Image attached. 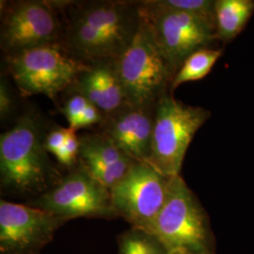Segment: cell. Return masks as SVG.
Masks as SVG:
<instances>
[{
	"mask_svg": "<svg viewBox=\"0 0 254 254\" xmlns=\"http://www.w3.org/2000/svg\"><path fill=\"white\" fill-rule=\"evenodd\" d=\"M154 108L127 105L105 117L102 132L134 160L148 163L151 154Z\"/></svg>",
	"mask_w": 254,
	"mask_h": 254,
	"instance_id": "cell-12",
	"label": "cell"
},
{
	"mask_svg": "<svg viewBox=\"0 0 254 254\" xmlns=\"http://www.w3.org/2000/svg\"><path fill=\"white\" fill-rule=\"evenodd\" d=\"M145 234L155 238L168 253L184 250L214 254L208 217L180 175L171 178L163 207Z\"/></svg>",
	"mask_w": 254,
	"mask_h": 254,
	"instance_id": "cell-2",
	"label": "cell"
},
{
	"mask_svg": "<svg viewBox=\"0 0 254 254\" xmlns=\"http://www.w3.org/2000/svg\"><path fill=\"white\" fill-rule=\"evenodd\" d=\"M36 207L65 220L117 215L109 190L92 179L82 168L42 195L36 201Z\"/></svg>",
	"mask_w": 254,
	"mask_h": 254,
	"instance_id": "cell-10",
	"label": "cell"
},
{
	"mask_svg": "<svg viewBox=\"0 0 254 254\" xmlns=\"http://www.w3.org/2000/svg\"><path fill=\"white\" fill-rule=\"evenodd\" d=\"M62 23L54 5L41 0L19 1L4 12L1 47L8 54L59 43Z\"/></svg>",
	"mask_w": 254,
	"mask_h": 254,
	"instance_id": "cell-9",
	"label": "cell"
},
{
	"mask_svg": "<svg viewBox=\"0 0 254 254\" xmlns=\"http://www.w3.org/2000/svg\"><path fill=\"white\" fill-rule=\"evenodd\" d=\"M13 109V102L11 99L6 83L1 80L0 84V117L1 120L8 118Z\"/></svg>",
	"mask_w": 254,
	"mask_h": 254,
	"instance_id": "cell-23",
	"label": "cell"
},
{
	"mask_svg": "<svg viewBox=\"0 0 254 254\" xmlns=\"http://www.w3.org/2000/svg\"><path fill=\"white\" fill-rule=\"evenodd\" d=\"M211 116L208 109L190 106L168 91L155 104L151 154L148 164L166 177L180 175L187 151Z\"/></svg>",
	"mask_w": 254,
	"mask_h": 254,
	"instance_id": "cell-4",
	"label": "cell"
},
{
	"mask_svg": "<svg viewBox=\"0 0 254 254\" xmlns=\"http://www.w3.org/2000/svg\"><path fill=\"white\" fill-rule=\"evenodd\" d=\"M168 254H194V253H191V252H188V251H184V250H175V251H172V252H169Z\"/></svg>",
	"mask_w": 254,
	"mask_h": 254,
	"instance_id": "cell-24",
	"label": "cell"
},
{
	"mask_svg": "<svg viewBox=\"0 0 254 254\" xmlns=\"http://www.w3.org/2000/svg\"><path fill=\"white\" fill-rule=\"evenodd\" d=\"M161 5L188 12L202 20L216 31V1L214 0H158Z\"/></svg>",
	"mask_w": 254,
	"mask_h": 254,
	"instance_id": "cell-17",
	"label": "cell"
},
{
	"mask_svg": "<svg viewBox=\"0 0 254 254\" xmlns=\"http://www.w3.org/2000/svg\"><path fill=\"white\" fill-rule=\"evenodd\" d=\"M171 178L150 164L136 161L126 176L109 190L117 215L135 230L145 233L163 207Z\"/></svg>",
	"mask_w": 254,
	"mask_h": 254,
	"instance_id": "cell-8",
	"label": "cell"
},
{
	"mask_svg": "<svg viewBox=\"0 0 254 254\" xmlns=\"http://www.w3.org/2000/svg\"><path fill=\"white\" fill-rule=\"evenodd\" d=\"M69 128V127H68ZM79 152V138L75 135V131L69 128L68 136L64 146L55 154L56 158L61 164L71 167L76 162Z\"/></svg>",
	"mask_w": 254,
	"mask_h": 254,
	"instance_id": "cell-20",
	"label": "cell"
},
{
	"mask_svg": "<svg viewBox=\"0 0 254 254\" xmlns=\"http://www.w3.org/2000/svg\"><path fill=\"white\" fill-rule=\"evenodd\" d=\"M139 4L157 46L176 73L192 53L218 41L216 31L192 14L165 7L158 0Z\"/></svg>",
	"mask_w": 254,
	"mask_h": 254,
	"instance_id": "cell-7",
	"label": "cell"
},
{
	"mask_svg": "<svg viewBox=\"0 0 254 254\" xmlns=\"http://www.w3.org/2000/svg\"><path fill=\"white\" fill-rule=\"evenodd\" d=\"M140 4L131 1H88L69 11L64 46L85 64L116 61L136 35Z\"/></svg>",
	"mask_w": 254,
	"mask_h": 254,
	"instance_id": "cell-1",
	"label": "cell"
},
{
	"mask_svg": "<svg viewBox=\"0 0 254 254\" xmlns=\"http://www.w3.org/2000/svg\"><path fill=\"white\" fill-rule=\"evenodd\" d=\"M254 13V0H216V37L218 42L234 41Z\"/></svg>",
	"mask_w": 254,
	"mask_h": 254,
	"instance_id": "cell-14",
	"label": "cell"
},
{
	"mask_svg": "<svg viewBox=\"0 0 254 254\" xmlns=\"http://www.w3.org/2000/svg\"><path fill=\"white\" fill-rule=\"evenodd\" d=\"M7 64L21 93L43 94L50 99L70 89L79 74L90 67L60 43L9 53Z\"/></svg>",
	"mask_w": 254,
	"mask_h": 254,
	"instance_id": "cell-5",
	"label": "cell"
},
{
	"mask_svg": "<svg viewBox=\"0 0 254 254\" xmlns=\"http://www.w3.org/2000/svg\"><path fill=\"white\" fill-rule=\"evenodd\" d=\"M115 64L129 106H155L163 94L172 91L176 73L161 53L142 13L136 35Z\"/></svg>",
	"mask_w": 254,
	"mask_h": 254,
	"instance_id": "cell-3",
	"label": "cell"
},
{
	"mask_svg": "<svg viewBox=\"0 0 254 254\" xmlns=\"http://www.w3.org/2000/svg\"><path fill=\"white\" fill-rule=\"evenodd\" d=\"M79 138L78 158L82 167L113 165L129 157L103 133L84 135Z\"/></svg>",
	"mask_w": 254,
	"mask_h": 254,
	"instance_id": "cell-15",
	"label": "cell"
},
{
	"mask_svg": "<svg viewBox=\"0 0 254 254\" xmlns=\"http://www.w3.org/2000/svg\"><path fill=\"white\" fill-rule=\"evenodd\" d=\"M89 104V101L83 95L76 92H73V95L66 101L63 108V113L68 121L69 128L74 131L78 129V125L81 120L82 115Z\"/></svg>",
	"mask_w": 254,
	"mask_h": 254,
	"instance_id": "cell-19",
	"label": "cell"
},
{
	"mask_svg": "<svg viewBox=\"0 0 254 254\" xmlns=\"http://www.w3.org/2000/svg\"><path fill=\"white\" fill-rule=\"evenodd\" d=\"M120 254H168V252L153 236L135 230L122 238Z\"/></svg>",
	"mask_w": 254,
	"mask_h": 254,
	"instance_id": "cell-18",
	"label": "cell"
},
{
	"mask_svg": "<svg viewBox=\"0 0 254 254\" xmlns=\"http://www.w3.org/2000/svg\"><path fill=\"white\" fill-rule=\"evenodd\" d=\"M69 128L58 127L52 130L45 137V147L48 153L56 154L59 150L64 146V142L68 136Z\"/></svg>",
	"mask_w": 254,
	"mask_h": 254,
	"instance_id": "cell-21",
	"label": "cell"
},
{
	"mask_svg": "<svg viewBox=\"0 0 254 254\" xmlns=\"http://www.w3.org/2000/svg\"><path fill=\"white\" fill-rule=\"evenodd\" d=\"M104 119H105L104 114L95 106H93L90 103L82 115L81 120L78 125V129L91 127L93 125L102 123Z\"/></svg>",
	"mask_w": 254,
	"mask_h": 254,
	"instance_id": "cell-22",
	"label": "cell"
},
{
	"mask_svg": "<svg viewBox=\"0 0 254 254\" xmlns=\"http://www.w3.org/2000/svg\"><path fill=\"white\" fill-rule=\"evenodd\" d=\"M70 89L83 95L105 117L127 106L115 61L90 64V67L79 74Z\"/></svg>",
	"mask_w": 254,
	"mask_h": 254,
	"instance_id": "cell-13",
	"label": "cell"
},
{
	"mask_svg": "<svg viewBox=\"0 0 254 254\" xmlns=\"http://www.w3.org/2000/svg\"><path fill=\"white\" fill-rule=\"evenodd\" d=\"M223 54L222 48L207 47L195 51L185 61L176 73L172 91L188 82L198 81L208 74Z\"/></svg>",
	"mask_w": 254,
	"mask_h": 254,
	"instance_id": "cell-16",
	"label": "cell"
},
{
	"mask_svg": "<svg viewBox=\"0 0 254 254\" xmlns=\"http://www.w3.org/2000/svg\"><path fill=\"white\" fill-rule=\"evenodd\" d=\"M66 221L39 207L0 201V251L3 254H26L47 243Z\"/></svg>",
	"mask_w": 254,
	"mask_h": 254,
	"instance_id": "cell-11",
	"label": "cell"
},
{
	"mask_svg": "<svg viewBox=\"0 0 254 254\" xmlns=\"http://www.w3.org/2000/svg\"><path fill=\"white\" fill-rule=\"evenodd\" d=\"M47 153L35 118L21 116L0 136L2 186L18 192L41 189L49 171Z\"/></svg>",
	"mask_w": 254,
	"mask_h": 254,
	"instance_id": "cell-6",
	"label": "cell"
}]
</instances>
